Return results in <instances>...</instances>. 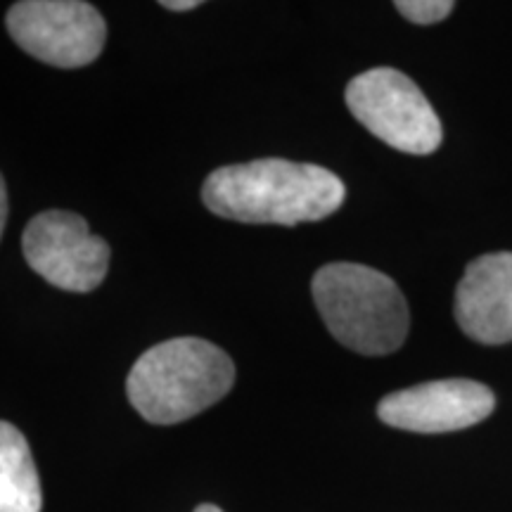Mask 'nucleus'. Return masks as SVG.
I'll return each mask as SVG.
<instances>
[{"mask_svg":"<svg viewBox=\"0 0 512 512\" xmlns=\"http://www.w3.org/2000/svg\"><path fill=\"white\" fill-rule=\"evenodd\" d=\"M195 512H223V510L216 508V505H211V503H202V505H197Z\"/></svg>","mask_w":512,"mask_h":512,"instance_id":"ddd939ff","label":"nucleus"},{"mask_svg":"<svg viewBox=\"0 0 512 512\" xmlns=\"http://www.w3.org/2000/svg\"><path fill=\"white\" fill-rule=\"evenodd\" d=\"M453 313L460 330L479 344L512 342V252L484 254L467 264Z\"/></svg>","mask_w":512,"mask_h":512,"instance_id":"6e6552de","label":"nucleus"},{"mask_svg":"<svg viewBox=\"0 0 512 512\" xmlns=\"http://www.w3.org/2000/svg\"><path fill=\"white\" fill-rule=\"evenodd\" d=\"M5 223H8V188H5L3 174H0V238H3Z\"/></svg>","mask_w":512,"mask_h":512,"instance_id":"9b49d317","label":"nucleus"},{"mask_svg":"<svg viewBox=\"0 0 512 512\" xmlns=\"http://www.w3.org/2000/svg\"><path fill=\"white\" fill-rule=\"evenodd\" d=\"M347 107L382 143L408 155L439 150L441 121L415 83L392 67L358 74L347 86Z\"/></svg>","mask_w":512,"mask_h":512,"instance_id":"20e7f679","label":"nucleus"},{"mask_svg":"<svg viewBox=\"0 0 512 512\" xmlns=\"http://www.w3.org/2000/svg\"><path fill=\"white\" fill-rule=\"evenodd\" d=\"M394 8L399 10L408 22L430 27V24H437L441 19L451 15L453 3L451 0H399V3H394Z\"/></svg>","mask_w":512,"mask_h":512,"instance_id":"9d476101","label":"nucleus"},{"mask_svg":"<svg viewBox=\"0 0 512 512\" xmlns=\"http://www.w3.org/2000/svg\"><path fill=\"white\" fill-rule=\"evenodd\" d=\"M5 24L24 53L62 69L91 64L107 38L105 19L81 0H22L8 10Z\"/></svg>","mask_w":512,"mask_h":512,"instance_id":"39448f33","label":"nucleus"},{"mask_svg":"<svg viewBox=\"0 0 512 512\" xmlns=\"http://www.w3.org/2000/svg\"><path fill=\"white\" fill-rule=\"evenodd\" d=\"M311 292L330 335L356 354L387 356L406 342L411 313L389 275L339 261L313 275Z\"/></svg>","mask_w":512,"mask_h":512,"instance_id":"7ed1b4c3","label":"nucleus"},{"mask_svg":"<svg viewBox=\"0 0 512 512\" xmlns=\"http://www.w3.org/2000/svg\"><path fill=\"white\" fill-rule=\"evenodd\" d=\"M27 264L53 287L91 292L110 268V245L91 233L86 219L72 211H43L24 230Z\"/></svg>","mask_w":512,"mask_h":512,"instance_id":"423d86ee","label":"nucleus"},{"mask_svg":"<svg viewBox=\"0 0 512 512\" xmlns=\"http://www.w3.org/2000/svg\"><path fill=\"white\" fill-rule=\"evenodd\" d=\"M233 382L235 363L226 351L200 337H176L138 358L126 394L147 422L176 425L221 401Z\"/></svg>","mask_w":512,"mask_h":512,"instance_id":"f03ea898","label":"nucleus"},{"mask_svg":"<svg viewBox=\"0 0 512 512\" xmlns=\"http://www.w3.org/2000/svg\"><path fill=\"white\" fill-rule=\"evenodd\" d=\"M43 494L24 434L0 420V512H41Z\"/></svg>","mask_w":512,"mask_h":512,"instance_id":"1a4fd4ad","label":"nucleus"},{"mask_svg":"<svg viewBox=\"0 0 512 512\" xmlns=\"http://www.w3.org/2000/svg\"><path fill=\"white\" fill-rule=\"evenodd\" d=\"M162 8L174 10V12L195 10V8H200V0H162Z\"/></svg>","mask_w":512,"mask_h":512,"instance_id":"f8f14e48","label":"nucleus"},{"mask_svg":"<svg viewBox=\"0 0 512 512\" xmlns=\"http://www.w3.org/2000/svg\"><path fill=\"white\" fill-rule=\"evenodd\" d=\"M494 392L475 380H437L384 396L377 415L384 425L418 434L458 432L494 413Z\"/></svg>","mask_w":512,"mask_h":512,"instance_id":"0eeeda50","label":"nucleus"},{"mask_svg":"<svg viewBox=\"0 0 512 512\" xmlns=\"http://www.w3.org/2000/svg\"><path fill=\"white\" fill-rule=\"evenodd\" d=\"M344 197L347 188L332 171L278 157L221 166L202 185L209 211L259 226L323 221L342 207Z\"/></svg>","mask_w":512,"mask_h":512,"instance_id":"f257e3e1","label":"nucleus"}]
</instances>
